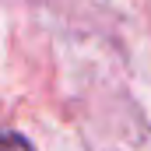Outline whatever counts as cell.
<instances>
[{"label": "cell", "instance_id": "1", "mask_svg": "<svg viewBox=\"0 0 151 151\" xmlns=\"http://www.w3.org/2000/svg\"><path fill=\"white\" fill-rule=\"evenodd\" d=\"M0 151H35V148H32L18 130H7V134H4V148H0Z\"/></svg>", "mask_w": 151, "mask_h": 151}]
</instances>
